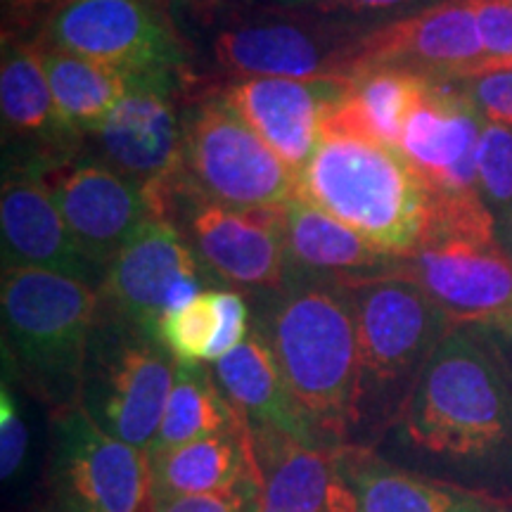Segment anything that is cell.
Masks as SVG:
<instances>
[{"label":"cell","mask_w":512,"mask_h":512,"mask_svg":"<svg viewBox=\"0 0 512 512\" xmlns=\"http://www.w3.org/2000/svg\"><path fill=\"white\" fill-rule=\"evenodd\" d=\"M373 451L465 489H512V377L489 332H448Z\"/></svg>","instance_id":"6da1fadb"},{"label":"cell","mask_w":512,"mask_h":512,"mask_svg":"<svg viewBox=\"0 0 512 512\" xmlns=\"http://www.w3.org/2000/svg\"><path fill=\"white\" fill-rule=\"evenodd\" d=\"M252 299V325L271 347L313 446H349L358 382V325L349 285L287 273L283 290Z\"/></svg>","instance_id":"7a4b0ae2"},{"label":"cell","mask_w":512,"mask_h":512,"mask_svg":"<svg viewBox=\"0 0 512 512\" xmlns=\"http://www.w3.org/2000/svg\"><path fill=\"white\" fill-rule=\"evenodd\" d=\"M0 313L5 373L50 415L79 406L98 290L43 268H3Z\"/></svg>","instance_id":"3957f363"},{"label":"cell","mask_w":512,"mask_h":512,"mask_svg":"<svg viewBox=\"0 0 512 512\" xmlns=\"http://www.w3.org/2000/svg\"><path fill=\"white\" fill-rule=\"evenodd\" d=\"M358 325V382L351 444L377 448L399 420L422 370L456 325L399 273L349 285Z\"/></svg>","instance_id":"277c9868"},{"label":"cell","mask_w":512,"mask_h":512,"mask_svg":"<svg viewBox=\"0 0 512 512\" xmlns=\"http://www.w3.org/2000/svg\"><path fill=\"white\" fill-rule=\"evenodd\" d=\"M302 197L394 259L422 247L430 226L432 190L399 147L349 136L320 138L297 174Z\"/></svg>","instance_id":"5b68a950"},{"label":"cell","mask_w":512,"mask_h":512,"mask_svg":"<svg viewBox=\"0 0 512 512\" xmlns=\"http://www.w3.org/2000/svg\"><path fill=\"white\" fill-rule=\"evenodd\" d=\"M176 366L152 332L100 311L83 366L79 406L107 434L150 451Z\"/></svg>","instance_id":"8992f818"},{"label":"cell","mask_w":512,"mask_h":512,"mask_svg":"<svg viewBox=\"0 0 512 512\" xmlns=\"http://www.w3.org/2000/svg\"><path fill=\"white\" fill-rule=\"evenodd\" d=\"M183 192L228 209L285 207L297 174L223 102L192 105L183 117Z\"/></svg>","instance_id":"52a82bcc"},{"label":"cell","mask_w":512,"mask_h":512,"mask_svg":"<svg viewBox=\"0 0 512 512\" xmlns=\"http://www.w3.org/2000/svg\"><path fill=\"white\" fill-rule=\"evenodd\" d=\"M34 41L98 62L128 81L178 79L185 48L152 0H74Z\"/></svg>","instance_id":"ba28073f"},{"label":"cell","mask_w":512,"mask_h":512,"mask_svg":"<svg viewBox=\"0 0 512 512\" xmlns=\"http://www.w3.org/2000/svg\"><path fill=\"white\" fill-rule=\"evenodd\" d=\"M366 27L320 15L266 17L216 34L211 55L235 79H339L354 76L356 48Z\"/></svg>","instance_id":"9c48e42d"},{"label":"cell","mask_w":512,"mask_h":512,"mask_svg":"<svg viewBox=\"0 0 512 512\" xmlns=\"http://www.w3.org/2000/svg\"><path fill=\"white\" fill-rule=\"evenodd\" d=\"M174 91L171 76L128 81V93L95 133L102 164L143 188L159 219H169L183 185L185 131Z\"/></svg>","instance_id":"30bf717a"},{"label":"cell","mask_w":512,"mask_h":512,"mask_svg":"<svg viewBox=\"0 0 512 512\" xmlns=\"http://www.w3.org/2000/svg\"><path fill=\"white\" fill-rule=\"evenodd\" d=\"M46 486L95 512H150V453L107 434L81 406L50 415Z\"/></svg>","instance_id":"8fae6325"},{"label":"cell","mask_w":512,"mask_h":512,"mask_svg":"<svg viewBox=\"0 0 512 512\" xmlns=\"http://www.w3.org/2000/svg\"><path fill=\"white\" fill-rule=\"evenodd\" d=\"M396 273L413 280L456 328H494L512 318V254L494 238L425 242Z\"/></svg>","instance_id":"7c38bea8"},{"label":"cell","mask_w":512,"mask_h":512,"mask_svg":"<svg viewBox=\"0 0 512 512\" xmlns=\"http://www.w3.org/2000/svg\"><path fill=\"white\" fill-rule=\"evenodd\" d=\"M185 204V230L204 271L240 290L271 294L285 287V207L228 209L188 192L176 197ZM174 211V209H171Z\"/></svg>","instance_id":"4fadbf2b"},{"label":"cell","mask_w":512,"mask_h":512,"mask_svg":"<svg viewBox=\"0 0 512 512\" xmlns=\"http://www.w3.org/2000/svg\"><path fill=\"white\" fill-rule=\"evenodd\" d=\"M484 57L470 5L444 0L366 31L356 48L354 76L370 69H399L427 79L458 81Z\"/></svg>","instance_id":"5bb4252c"},{"label":"cell","mask_w":512,"mask_h":512,"mask_svg":"<svg viewBox=\"0 0 512 512\" xmlns=\"http://www.w3.org/2000/svg\"><path fill=\"white\" fill-rule=\"evenodd\" d=\"M43 181L76 242L105 273L128 242L159 219L147 192L107 164L69 159L48 169Z\"/></svg>","instance_id":"9a60e30c"},{"label":"cell","mask_w":512,"mask_h":512,"mask_svg":"<svg viewBox=\"0 0 512 512\" xmlns=\"http://www.w3.org/2000/svg\"><path fill=\"white\" fill-rule=\"evenodd\" d=\"M43 174V166L19 159H10L5 166L0 192L3 268H43L100 290L105 271L76 242Z\"/></svg>","instance_id":"2e32d148"},{"label":"cell","mask_w":512,"mask_h":512,"mask_svg":"<svg viewBox=\"0 0 512 512\" xmlns=\"http://www.w3.org/2000/svg\"><path fill=\"white\" fill-rule=\"evenodd\" d=\"M349 81L339 79H235L219 93L271 150L292 169H304L323 138V121Z\"/></svg>","instance_id":"e0dca14e"},{"label":"cell","mask_w":512,"mask_h":512,"mask_svg":"<svg viewBox=\"0 0 512 512\" xmlns=\"http://www.w3.org/2000/svg\"><path fill=\"white\" fill-rule=\"evenodd\" d=\"M484 124L458 81L432 79L403 124L399 150L430 190L475 195Z\"/></svg>","instance_id":"ac0fdd59"},{"label":"cell","mask_w":512,"mask_h":512,"mask_svg":"<svg viewBox=\"0 0 512 512\" xmlns=\"http://www.w3.org/2000/svg\"><path fill=\"white\" fill-rule=\"evenodd\" d=\"M335 512H505L498 496L434 479L384 460L373 448L335 451Z\"/></svg>","instance_id":"d6986e66"},{"label":"cell","mask_w":512,"mask_h":512,"mask_svg":"<svg viewBox=\"0 0 512 512\" xmlns=\"http://www.w3.org/2000/svg\"><path fill=\"white\" fill-rule=\"evenodd\" d=\"M188 275L209 273L174 221L152 219L107 268L100 311L155 335L171 290Z\"/></svg>","instance_id":"ffe728a7"},{"label":"cell","mask_w":512,"mask_h":512,"mask_svg":"<svg viewBox=\"0 0 512 512\" xmlns=\"http://www.w3.org/2000/svg\"><path fill=\"white\" fill-rule=\"evenodd\" d=\"M0 114L5 145L19 143L10 159L53 169L72 159L83 136L64 121L34 41L3 38Z\"/></svg>","instance_id":"44dd1931"},{"label":"cell","mask_w":512,"mask_h":512,"mask_svg":"<svg viewBox=\"0 0 512 512\" xmlns=\"http://www.w3.org/2000/svg\"><path fill=\"white\" fill-rule=\"evenodd\" d=\"M285 247L287 273L344 285L396 273L399 264L354 228L297 195L285 204Z\"/></svg>","instance_id":"7402d4cb"},{"label":"cell","mask_w":512,"mask_h":512,"mask_svg":"<svg viewBox=\"0 0 512 512\" xmlns=\"http://www.w3.org/2000/svg\"><path fill=\"white\" fill-rule=\"evenodd\" d=\"M261 512H325L335 484V451L278 430H252Z\"/></svg>","instance_id":"603a6c76"},{"label":"cell","mask_w":512,"mask_h":512,"mask_svg":"<svg viewBox=\"0 0 512 512\" xmlns=\"http://www.w3.org/2000/svg\"><path fill=\"white\" fill-rule=\"evenodd\" d=\"M211 370H214L221 392L233 403L247 427L292 434L304 444L313 446L290 399V392H287L273 351L254 325L245 342L228 356H223L221 361H216Z\"/></svg>","instance_id":"cb8c5ba5"},{"label":"cell","mask_w":512,"mask_h":512,"mask_svg":"<svg viewBox=\"0 0 512 512\" xmlns=\"http://www.w3.org/2000/svg\"><path fill=\"white\" fill-rule=\"evenodd\" d=\"M432 79L399 69H370L354 76L323 121V138L349 136L399 147L403 124Z\"/></svg>","instance_id":"d4e9b609"},{"label":"cell","mask_w":512,"mask_h":512,"mask_svg":"<svg viewBox=\"0 0 512 512\" xmlns=\"http://www.w3.org/2000/svg\"><path fill=\"white\" fill-rule=\"evenodd\" d=\"M152 501L166 496L214 494L256 477V460L249 427L207 437L192 444L150 453Z\"/></svg>","instance_id":"484cf974"},{"label":"cell","mask_w":512,"mask_h":512,"mask_svg":"<svg viewBox=\"0 0 512 512\" xmlns=\"http://www.w3.org/2000/svg\"><path fill=\"white\" fill-rule=\"evenodd\" d=\"M60 114L79 136H95L128 93L124 74L34 41Z\"/></svg>","instance_id":"4316f807"},{"label":"cell","mask_w":512,"mask_h":512,"mask_svg":"<svg viewBox=\"0 0 512 512\" xmlns=\"http://www.w3.org/2000/svg\"><path fill=\"white\" fill-rule=\"evenodd\" d=\"M242 422L245 420L221 392L214 370L204 363H178L162 425L147 453L219 437L238 430Z\"/></svg>","instance_id":"83f0119b"},{"label":"cell","mask_w":512,"mask_h":512,"mask_svg":"<svg viewBox=\"0 0 512 512\" xmlns=\"http://www.w3.org/2000/svg\"><path fill=\"white\" fill-rule=\"evenodd\" d=\"M216 325L219 316H216L214 290H209L183 309L164 313L155 335L162 347L176 358V363H207Z\"/></svg>","instance_id":"f1b7e54d"},{"label":"cell","mask_w":512,"mask_h":512,"mask_svg":"<svg viewBox=\"0 0 512 512\" xmlns=\"http://www.w3.org/2000/svg\"><path fill=\"white\" fill-rule=\"evenodd\" d=\"M150 512H261L259 477H247L214 494L155 498Z\"/></svg>","instance_id":"f546056e"},{"label":"cell","mask_w":512,"mask_h":512,"mask_svg":"<svg viewBox=\"0 0 512 512\" xmlns=\"http://www.w3.org/2000/svg\"><path fill=\"white\" fill-rule=\"evenodd\" d=\"M27 446L29 432L19 411L15 380L3 370V382H0V475H3V482H12L22 472Z\"/></svg>","instance_id":"4dcf8cb0"},{"label":"cell","mask_w":512,"mask_h":512,"mask_svg":"<svg viewBox=\"0 0 512 512\" xmlns=\"http://www.w3.org/2000/svg\"><path fill=\"white\" fill-rule=\"evenodd\" d=\"M437 3H444V0H320L318 5H313V10L320 15L375 29L373 19H382V24H387L413 15V12L432 8Z\"/></svg>","instance_id":"1f68e13d"},{"label":"cell","mask_w":512,"mask_h":512,"mask_svg":"<svg viewBox=\"0 0 512 512\" xmlns=\"http://www.w3.org/2000/svg\"><path fill=\"white\" fill-rule=\"evenodd\" d=\"M458 86L484 121L512 126V72L470 76L460 79Z\"/></svg>","instance_id":"d6a6232c"},{"label":"cell","mask_w":512,"mask_h":512,"mask_svg":"<svg viewBox=\"0 0 512 512\" xmlns=\"http://www.w3.org/2000/svg\"><path fill=\"white\" fill-rule=\"evenodd\" d=\"M214 304L219 325H216V337L211 344L207 363L221 361L230 351L238 349L249 337L252 323H249V306L238 290H214Z\"/></svg>","instance_id":"836d02e7"},{"label":"cell","mask_w":512,"mask_h":512,"mask_svg":"<svg viewBox=\"0 0 512 512\" xmlns=\"http://www.w3.org/2000/svg\"><path fill=\"white\" fill-rule=\"evenodd\" d=\"M475 15L486 60L512 57V0H465Z\"/></svg>","instance_id":"e575fe53"},{"label":"cell","mask_w":512,"mask_h":512,"mask_svg":"<svg viewBox=\"0 0 512 512\" xmlns=\"http://www.w3.org/2000/svg\"><path fill=\"white\" fill-rule=\"evenodd\" d=\"M72 3L74 0H3V10H5L3 38L34 41L50 19Z\"/></svg>","instance_id":"d590c367"},{"label":"cell","mask_w":512,"mask_h":512,"mask_svg":"<svg viewBox=\"0 0 512 512\" xmlns=\"http://www.w3.org/2000/svg\"><path fill=\"white\" fill-rule=\"evenodd\" d=\"M29 512H95L88 508V505H83L81 501H76V498L62 494V491H55L46 486V491H43V496L38 498L34 508Z\"/></svg>","instance_id":"8d00e7d4"},{"label":"cell","mask_w":512,"mask_h":512,"mask_svg":"<svg viewBox=\"0 0 512 512\" xmlns=\"http://www.w3.org/2000/svg\"><path fill=\"white\" fill-rule=\"evenodd\" d=\"M491 72H512V57H508V60H486V57H484V60L475 64V67H472L470 72L463 76V79H470V76L491 74Z\"/></svg>","instance_id":"74e56055"},{"label":"cell","mask_w":512,"mask_h":512,"mask_svg":"<svg viewBox=\"0 0 512 512\" xmlns=\"http://www.w3.org/2000/svg\"><path fill=\"white\" fill-rule=\"evenodd\" d=\"M482 330H486V328H482ZM486 332H489V337L494 339L498 354L503 356L505 366H508V373L512 377V335H508V332H498V330H486Z\"/></svg>","instance_id":"f35d334b"},{"label":"cell","mask_w":512,"mask_h":512,"mask_svg":"<svg viewBox=\"0 0 512 512\" xmlns=\"http://www.w3.org/2000/svg\"><path fill=\"white\" fill-rule=\"evenodd\" d=\"M501 238L505 240V247L512 254V209L501 214Z\"/></svg>","instance_id":"ab89813d"},{"label":"cell","mask_w":512,"mask_h":512,"mask_svg":"<svg viewBox=\"0 0 512 512\" xmlns=\"http://www.w3.org/2000/svg\"><path fill=\"white\" fill-rule=\"evenodd\" d=\"M280 8H304V5H318L320 0H273Z\"/></svg>","instance_id":"60d3db41"},{"label":"cell","mask_w":512,"mask_h":512,"mask_svg":"<svg viewBox=\"0 0 512 512\" xmlns=\"http://www.w3.org/2000/svg\"><path fill=\"white\" fill-rule=\"evenodd\" d=\"M486 330H498V332H508V335H512V318L503 320V323H498L494 328H486Z\"/></svg>","instance_id":"b9f144b4"},{"label":"cell","mask_w":512,"mask_h":512,"mask_svg":"<svg viewBox=\"0 0 512 512\" xmlns=\"http://www.w3.org/2000/svg\"><path fill=\"white\" fill-rule=\"evenodd\" d=\"M325 512H335V510H330V508H328V510H325Z\"/></svg>","instance_id":"7bdbcfd3"}]
</instances>
